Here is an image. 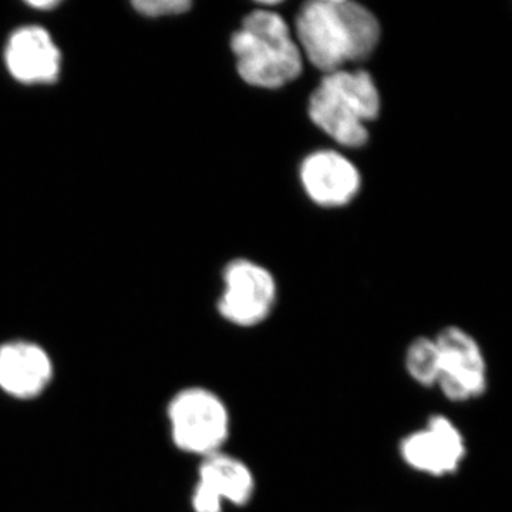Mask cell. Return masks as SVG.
<instances>
[{"label": "cell", "mask_w": 512, "mask_h": 512, "mask_svg": "<svg viewBox=\"0 0 512 512\" xmlns=\"http://www.w3.org/2000/svg\"><path fill=\"white\" fill-rule=\"evenodd\" d=\"M296 42L312 66L329 74L373 55L382 36L375 13L350 0H312L295 20Z\"/></svg>", "instance_id": "1"}, {"label": "cell", "mask_w": 512, "mask_h": 512, "mask_svg": "<svg viewBox=\"0 0 512 512\" xmlns=\"http://www.w3.org/2000/svg\"><path fill=\"white\" fill-rule=\"evenodd\" d=\"M231 50L241 79L259 89H281L303 70L301 47L279 13L258 9L231 36Z\"/></svg>", "instance_id": "2"}, {"label": "cell", "mask_w": 512, "mask_h": 512, "mask_svg": "<svg viewBox=\"0 0 512 512\" xmlns=\"http://www.w3.org/2000/svg\"><path fill=\"white\" fill-rule=\"evenodd\" d=\"M379 89L365 70L325 74L309 99V117L339 146L360 148L369 141L367 123L380 114Z\"/></svg>", "instance_id": "3"}, {"label": "cell", "mask_w": 512, "mask_h": 512, "mask_svg": "<svg viewBox=\"0 0 512 512\" xmlns=\"http://www.w3.org/2000/svg\"><path fill=\"white\" fill-rule=\"evenodd\" d=\"M167 417L174 446L183 453L202 460L225 451L231 437V412L214 390L185 387L168 403Z\"/></svg>", "instance_id": "4"}, {"label": "cell", "mask_w": 512, "mask_h": 512, "mask_svg": "<svg viewBox=\"0 0 512 512\" xmlns=\"http://www.w3.org/2000/svg\"><path fill=\"white\" fill-rule=\"evenodd\" d=\"M224 289L217 302V311L225 322L249 329L262 325L274 312L276 282L264 266L235 259L222 272Z\"/></svg>", "instance_id": "5"}, {"label": "cell", "mask_w": 512, "mask_h": 512, "mask_svg": "<svg viewBox=\"0 0 512 512\" xmlns=\"http://www.w3.org/2000/svg\"><path fill=\"white\" fill-rule=\"evenodd\" d=\"M399 456L416 473L434 478L454 476L467 457V443L444 414H433L426 426L406 434L399 443Z\"/></svg>", "instance_id": "6"}, {"label": "cell", "mask_w": 512, "mask_h": 512, "mask_svg": "<svg viewBox=\"0 0 512 512\" xmlns=\"http://www.w3.org/2000/svg\"><path fill=\"white\" fill-rule=\"evenodd\" d=\"M441 356L437 389L447 400L466 403L487 392V362L480 343L467 330L448 326L436 336Z\"/></svg>", "instance_id": "7"}, {"label": "cell", "mask_w": 512, "mask_h": 512, "mask_svg": "<svg viewBox=\"0 0 512 512\" xmlns=\"http://www.w3.org/2000/svg\"><path fill=\"white\" fill-rule=\"evenodd\" d=\"M301 183L308 197L320 207H345L362 185L355 164L338 151L319 150L302 161Z\"/></svg>", "instance_id": "8"}, {"label": "cell", "mask_w": 512, "mask_h": 512, "mask_svg": "<svg viewBox=\"0 0 512 512\" xmlns=\"http://www.w3.org/2000/svg\"><path fill=\"white\" fill-rule=\"evenodd\" d=\"M5 63L20 83L49 84L59 79L62 53L46 29L23 26L6 43Z\"/></svg>", "instance_id": "9"}, {"label": "cell", "mask_w": 512, "mask_h": 512, "mask_svg": "<svg viewBox=\"0 0 512 512\" xmlns=\"http://www.w3.org/2000/svg\"><path fill=\"white\" fill-rule=\"evenodd\" d=\"M52 377V360L36 343L15 340L0 346V389L9 396L35 399Z\"/></svg>", "instance_id": "10"}, {"label": "cell", "mask_w": 512, "mask_h": 512, "mask_svg": "<svg viewBox=\"0 0 512 512\" xmlns=\"http://www.w3.org/2000/svg\"><path fill=\"white\" fill-rule=\"evenodd\" d=\"M197 477V484L207 488L225 505L244 508L254 500V471L244 460L225 451L202 458Z\"/></svg>", "instance_id": "11"}, {"label": "cell", "mask_w": 512, "mask_h": 512, "mask_svg": "<svg viewBox=\"0 0 512 512\" xmlns=\"http://www.w3.org/2000/svg\"><path fill=\"white\" fill-rule=\"evenodd\" d=\"M407 376L421 387H437L441 375V356L436 339L420 336L404 352Z\"/></svg>", "instance_id": "12"}, {"label": "cell", "mask_w": 512, "mask_h": 512, "mask_svg": "<svg viewBox=\"0 0 512 512\" xmlns=\"http://www.w3.org/2000/svg\"><path fill=\"white\" fill-rule=\"evenodd\" d=\"M134 9L147 18H165V16L183 15L192 8L188 0H138L133 2Z\"/></svg>", "instance_id": "13"}, {"label": "cell", "mask_w": 512, "mask_h": 512, "mask_svg": "<svg viewBox=\"0 0 512 512\" xmlns=\"http://www.w3.org/2000/svg\"><path fill=\"white\" fill-rule=\"evenodd\" d=\"M192 512H224L225 504L211 491L195 483L191 497Z\"/></svg>", "instance_id": "14"}, {"label": "cell", "mask_w": 512, "mask_h": 512, "mask_svg": "<svg viewBox=\"0 0 512 512\" xmlns=\"http://www.w3.org/2000/svg\"><path fill=\"white\" fill-rule=\"evenodd\" d=\"M28 5L35 9L52 10L57 8L60 2H56V0H42V2H39V0H36V2H28Z\"/></svg>", "instance_id": "15"}]
</instances>
